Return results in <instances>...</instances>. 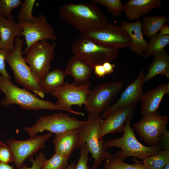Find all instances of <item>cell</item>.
<instances>
[{"label":"cell","instance_id":"1","mask_svg":"<svg viewBox=\"0 0 169 169\" xmlns=\"http://www.w3.org/2000/svg\"><path fill=\"white\" fill-rule=\"evenodd\" d=\"M60 17L81 34L95 31L109 21L101 10L95 4L67 3L59 9Z\"/></svg>","mask_w":169,"mask_h":169},{"label":"cell","instance_id":"2","mask_svg":"<svg viewBox=\"0 0 169 169\" xmlns=\"http://www.w3.org/2000/svg\"><path fill=\"white\" fill-rule=\"evenodd\" d=\"M0 91L5 95V98L2 100L0 103L5 107L16 104L26 110H47L65 111L63 108L52 101L39 99L36 95L32 94L25 88L18 87L11 80L1 75Z\"/></svg>","mask_w":169,"mask_h":169},{"label":"cell","instance_id":"3","mask_svg":"<svg viewBox=\"0 0 169 169\" xmlns=\"http://www.w3.org/2000/svg\"><path fill=\"white\" fill-rule=\"evenodd\" d=\"M133 117L127 120L123 136L117 138H112L103 142L104 148L116 147L121 150L114 156L125 161L127 158L132 156L144 160L147 157L155 155L162 150L159 144L153 146H146L141 144L136 139L134 130L131 127V121Z\"/></svg>","mask_w":169,"mask_h":169},{"label":"cell","instance_id":"4","mask_svg":"<svg viewBox=\"0 0 169 169\" xmlns=\"http://www.w3.org/2000/svg\"><path fill=\"white\" fill-rule=\"evenodd\" d=\"M103 120L102 116L88 114L86 124L78 130V149L84 143L87 146L91 157L94 159L91 169H97L103 161L114 156L104 148L103 138L100 140L98 138L99 127Z\"/></svg>","mask_w":169,"mask_h":169},{"label":"cell","instance_id":"5","mask_svg":"<svg viewBox=\"0 0 169 169\" xmlns=\"http://www.w3.org/2000/svg\"><path fill=\"white\" fill-rule=\"evenodd\" d=\"M24 41V39H21L20 37L15 38L14 47L11 52L8 53L6 60L12 69L17 82L43 98L45 95L41 90L39 82L23 56Z\"/></svg>","mask_w":169,"mask_h":169},{"label":"cell","instance_id":"6","mask_svg":"<svg viewBox=\"0 0 169 169\" xmlns=\"http://www.w3.org/2000/svg\"><path fill=\"white\" fill-rule=\"evenodd\" d=\"M74 55L93 68L96 65L111 62L118 57L119 49L99 45L82 35L72 45Z\"/></svg>","mask_w":169,"mask_h":169},{"label":"cell","instance_id":"7","mask_svg":"<svg viewBox=\"0 0 169 169\" xmlns=\"http://www.w3.org/2000/svg\"><path fill=\"white\" fill-rule=\"evenodd\" d=\"M86 123V120H82L60 112L41 116L33 125L24 127L23 129L32 138L45 131L57 134L70 130H78Z\"/></svg>","mask_w":169,"mask_h":169},{"label":"cell","instance_id":"8","mask_svg":"<svg viewBox=\"0 0 169 169\" xmlns=\"http://www.w3.org/2000/svg\"><path fill=\"white\" fill-rule=\"evenodd\" d=\"M56 45L55 42L40 41L32 44L26 51H23V54H26L23 57L24 61L29 65L39 82L50 71Z\"/></svg>","mask_w":169,"mask_h":169},{"label":"cell","instance_id":"9","mask_svg":"<svg viewBox=\"0 0 169 169\" xmlns=\"http://www.w3.org/2000/svg\"><path fill=\"white\" fill-rule=\"evenodd\" d=\"M90 82L80 86L65 82L52 94L57 99L55 104L63 108L65 111L84 116L83 112L73 110L72 106L77 105L81 108L83 105L86 104L87 95L90 92Z\"/></svg>","mask_w":169,"mask_h":169},{"label":"cell","instance_id":"10","mask_svg":"<svg viewBox=\"0 0 169 169\" xmlns=\"http://www.w3.org/2000/svg\"><path fill=\"white\" fill-rule=\"evenodd\" d=\"M123 84L121 81H112L94 86L87 97L84 105L86 112L99 116L123 88Z\"/></svg>","mask_w":169,"mask_h":169},{"label":"cell","instance_id":"11","mask_svg":"<svg viewBox=\"0 0 169 169\" xmlns=\"http://www.w3.org/2000/svg\"><path fill=\"white\" fill-rule=\"evenodd\" d=\"M81 35L99 45L119 49L130 47L131 44L129 37L121 27L109 22L95 31Z\"/></svg>","mask_w":169,"mask_h":169},{"label":"cell","instance_id":"12","mask_svg":"<svg viewBox=\"0 0 169 169\" xmlns=\"http://www.w3.org/2000/svg\"><path fill=\"white\" fill-rule=\"evenodd\" d=\"M169 117L157 114L143 116L133 125L134 131L149 146L159 144L165 130Z\"/></svg>","mask_w":169,"mask_h":169},{"label":"cell","instance_id":"13","mask_svg":"<svg viewBox=\"0 0 169 169\" xmlns=\"http://www.w3.org/2000/svg\"><path fill=\"white\" fill-rule=\"evenodd\" d=\"M52 135L49 132L24 140H8L7 144L11 151L13 162L17 168L20 169L27 158L44 148L46 142Z\"/></svg>","mask_w":169,"mask_h":169},{"label":"cell","instance_id":"14","mask_svg":"<svg viewBox=\"0 0 169 169\" xmlns=\"http://www.w3.org/2000/svg\"><path fill=\"white\" fill-rule=\"evenodd\" d=\"M18 23L23 28L22 36L24 37L26 45L23 51H26L31 45L38 41L57 40L54 29L43 14L34 16V20L32 22Z\"/></svg>","mask_w":169,"mask_h":169},{"label":"cell","instance_id":"15","mask_svg":"<svg viewBox=\"0 0 169 169\" xmlns=\"http://www.w3.org/2000/svg\"><path fill=\"white\" fill-rule=\"evenodd\" d=\"M145 75L144 70L141 69L136 78L127 87L117 101L104 109L102 117L105 118L116 110L140 101L144 93L143 86Z\"/></svg>","mask_w":169,"mask_h":169},{"label":"cell","instance_id":"16","mask_svg":"<svg viewBox=\"0 0 169 169\" xmlns=\"http://www.w3.org/2000/svg\"><path fill=\"white\" fill-rule=\"evenodd\" d=\"M138 102L114 111L104 118L100 125L98 138L100 140L109 134L123 131L128 119L133 115V112Z\"/></svg>","mask_w":169,"mask_h":169},{"label":"cell","instance_id":"17","mask_svg":"<svg viewBox=\"0 0 169 169\" xmlns=\"http://www.w3.org/2000/svg\"><path fill=\"white\" fill-rule=\"evenodd\" d=\"M169 93V84L165 83L160 84L156 88L143 93L140 100L143 116L159 113L161 101L164 95Z\"/></svg>","mask_w":169,"mask_h":169},{"label":"cell","instance_id":"18","mask_svg":"<svg viewBox=\"0 0 169 169\" xmlns=\"http://www.w3.org/2000/svg\"><path fill=\"white\" fill-rule=\"evenodd\" d=\"M23 29L13 19H7L0 14V48L4 49L8 53L13 50L15 40L22 36Z\"/></svg>","mask_w":169,"mask_h":169},{"label":"cell","instance_id":"19","mask_svg":"<svg viewBox=\"0 0 169 169\" xmlns=\"http://www.w3.org/2000/svg\"><path fill=\"white\" fill-rule=\"evenodd\" d=\"M161 0H129L124 4V12L130 20H137L152 10L160 8Z\"/></svg>","mask_w":169,"mask_h":169},{"label":"cell","instance_id":"20","mask_svg":"<svg viewBox=\"0 0 169 169\" xmlns=\"http://www.w3.org/2000/svg\"><path fill=\"white\" fill-rule=\"evenodd\" d=\"M78 130H70L55 134L52 142L55 152L69 158L73 151L78 148Z\"/></svg>","mask_w":169,"mask_h":169},{"label":"cell","instance_id":"21","mask_svg":"<svg viewBox=\"0 0 169 169\" xmlns=\"http://www.w3.org/2000/svg\"><path fill=\"white\" fill-rule=\"evenodd\" d=\"M120 26L130 38L131 44L129 48L131 50L138 55L143 57L147 43L143 36L141 21L137 20L132 23L122 21Z\"/></svg>","mask_w":169,"mask_h":169},{"label":"cell","instance_id":"22","mask_svg":"<svg viewBox=\"0 0 169 169\" xmlns=\"http://www.w3.org/2000/svg\"><path fill=\"white\" fill-rule=\"evenodd\" d=\"M94 68L74 55L69 60L65 70L73 78V83L80 86L90 82Z\"/></svg>","mask_w":169,"mask_h":169},{"label":"cell","instance_id":"23","mask_svg":"<svg viewBox=\"0 0 169 169\" xmlns=\"http://www.w3.org/2000/svg\"><path fill=\"white\" fill-rule=\"evenodd\" d=\"M154 56V59L145 74L144 83L158 75L169 77V55L166 50L164 49Z\"/></svg>","mask_w":169,"mask_h":169},{"label":"cell","instance_id":"24","mask_svg":"<svg viewBox=\"0 0 169 169\" xmlns=\"http://www.w3.org/2000/svg\"><path fill=\"white\" fill-rule=\"evenodd\" d=\"M68 75L65 70L59 68L49 71L39 81L43 93H52L64 84L65 79Z\"/></svg>","mask_w":169,"mask_h":169},{"label":"cell","instance_id":"25","mask_svg":"<svg viewBox=\"0 0 169 169\" xmlns=\"http://www.w3.org/2000/svg\"><path fill=\"white\" fill-rule=\"evenodd\" d=\"M168 20L167 17L164 15L145 16L141 21L143 34L150 38L155 36Z\"/></svg>","mask_w":169,"mask_h":169},{"label":"cell","instance_id":"26","mask_svg":"<svg viewBox=\"0 0 169 169\" xmlns=\"http://www.w3.org/2000/svg\"><path fill=\"white\" fill-rule=\"evenodd\" d=\"M169 43V34L163 35L160 33L150 38L144 53L145 59L154 56L161 51Z\"/></svg>","mask_w":169,"mask_h":169},{"label":"cell","instance_id":"27","mask_svg":"<svg viewBox=\"0 0 169 169\" xmlns=\"http://www.w3.org/2000/svg\"><path fill=\"white\" fill-rule=\"evenodd\" d=\"M141 161L148 169H163L169 163V149L161 150Z\"/></svg>","mask_w":169,"mask_h":169},{"label":"cell","instance_id":"28","mask_svg":"<svg viewBox=\"0 0 169 169\" xmlns=\"http://www.w3.org/2000/svg\"><path fill=\"white\" fill-rule=\"evenodd\" d=\"M135 163L129 164L117 157L113 156L106 160L103 167L104 169H148L141 162L135 158L133 159Z\"/></svg>","mask_w":169,"mask_h":169},{"label":"cell","instance_id":"29","mask_svg":"<svg viewBox=\"0 0 169 169\" xmlns=\"http://www.w3.org/2000/svg\"><path fill=\"white\" fill-rule=\"evenodd\" d=\"M91 1L93 3H97L103 6L114 17H120L124 12V4L120 0H92Z\"/></svg>","mask_w":169,"mask_h":169},{"label":"cell","instance_id":"30","mask_svg":"<svg viewBox=\"0 0 169 169\" xmlns=\"http://www.w3.org/2000/svg\"><path fill=\"white\" fill-rule=\"evenodd\" d=\"M69 158L55 152L52 156L44 161L41 169H65Z\"/></svg>","mask_w":169,"mask_h":169},{"label":"cell","instance_id":"31","mask_svg":"<svg viewBox=\"0 0 169 169\" xmlns=\"http://www.w3.org/2000/svg\"><path fill=\"white\" fill-rule=\"evenodd\" d=\"M35 0H25L21 5L20 11L17 16L18 23L32 22L34 20L32 10Z\"/></svg>","mask_w":169,"mask_h":169},{"label":"cell","instance_id":"32","mask_svg":"<svg viewBox=\"0 0 169 169\" xmlns=\"http://www.w3.org/2000/svg\"><path fill=\"white\" fill-rule=\"evenodd\" d=\"M20 0H0V14L7 19H13L12 11L22 5Z\"/></svg>","mask_w":169,"mask_h":169},{"label":"cell","instance_id":"33","mask_svg":"<svg viewBox=\"0 0 169 169\" xmlns=\"http://www.w3.org/2000/svg\"><path fill=\"white\" fill-rule=\"evenodd\" d=\"M79 156L78 161L76 165L75 169H91L88 166L90 153L86 145L84 143L80 148Z\"/></svg>","mask_w":169,"mask_h":169},{"label":"cell","instance_id":"34","mask_svg":"<svg viewBox=\"0 0 169 169\" xmlns=\"http://www.w3.org/2000/svg\"><path fill=\"white\" fill-rule=\"evenodd\" d=\"M46 159L45 154L43 151L39 152L34 159L30 158L29 161L32 163V166L28 167L26 164H23L20 169H41L43 164Z\"/></svg>","mask_w":169,"mask_h":169},{"label":"cell","instance_id":"35","mask_svg":"<svg viewBox=\"0 0 169 169\" xmlns=\"http://www.w3.org/2000/svg\"><path fill=\"white\" fill-rule=\"evenodd\" d=\"M13 161V155L10 148L7 144L0 141V162L8 164Z\"/></svg>","mask_w":169,"mask_h":169},{"label":"cell","instance_id":"36","mask_svg":"<svg viewBox=\"0 0 169 169\" xmlns=\"http://www.w3.org/2000/svg\"><path fill=\"white\" fill-rule=\"evenodd\" d=\"M8 53L4 49L0 48V73L1 75L11 80V77L6 69L5 64Z\"/></svg>","mask_w":169,"mask_h":169},{"label":"cell","instance_id":"37","mask_svg":"<svg viewBox=\"0 0 169 169\" xmlns=\"http://www.w3.org/2000/svg\"><path fill=\"white\" fill-rule=\"evenodd\" d=\"M169 132L167 129L162 134L159 142L162 150L169 149Z\"/></svg>","mask_w":169,"mask_h":169},{"label":"cell","instance_id":"38","mask_svg":"<svg viewBox=\"0 0 169 169\" xmlns=\"http://www.w3.org/2000/svg\"><path fill=\"white\" fill-rule=\"evenodd\" d=\"M93 70L95 74L99 78L104 77L107 74L102 64L96 65Z\"/></svg>","mask_w":169,"mask_h":169},{"label":"cell","instance_id":"39","mask_svg":"<svg viewBox=\"0 0 169 169\" xmlns=\"http://www.w3.org/2000/svg\"><path fill=\"white\" fill-rule=\"evenodd\" d=\"M102 64L107 74H110L113 72L114 68L115 67L114 64H111L110 62H105Z\"/></svg>","mask_w":169,"mask_h":169},{"label":"cell","instance_id":"40","mask_svg":"<svg viewBox=\"0 0 169 169\" xmlns=\"http://www.w3.org/2000/svg\"><path fill=\"white\" fill-rule=\"evenodd\" d=\"M159 33L163 35L169 34V25L167 23H165L161 28Z\"/></svg>","mask_w":169,"mask_h":169},{"label":"cell","instance_id":"41","mask_svg":"<svg viewBox=\"0 0 169 169\" xmlns=\"http://www.w3.org/2000/svg\"><path fill=\"white\" fill-rule=\"evenodd\" d=\"M0 169H14L13 166L8 164H5L0 162Z\"/></svg>","mask_w":169,"mask_h":169},{"label":"cell","instance_id":"42","mask_svg":"<svg viewBox=\"0 0 169 169\" xmlns=\"http://www.w3.org/2000/svg\"><path fill=\"white\" fill-rule=\"evenodd\" d=\"M76 164L74 163H72L68 165L65 169H75Z\"/></svg>","mask_w":169,"mask_h":169},{"label":"cell","instance_id":"43","mask_svg":"<svg viewBox=\"0 0 169 169\" xmlns=\"http://www.w3.org/2000/svg\"><path fill=\"white\" fill-rule=\"evenodd\" d=\"M163 169H169V163L166 165Z\"/></svg>","mask_w":169,"mask_h":169},{"label":"cell","instance_id":"44","mask_svg":"<svg viewBox=\"0 0 169 169\" xmlns=\"http://www.w3.org/2000/svg\"><path fill=\"white\" fill-rule=\"evenodd\" d=\"M0 39H1V37H0Z\"/></svg>","mask_w":169,"mask_h":169},{"label":"cell","instance_id":"45","mask_svg":"<svg viewBox=\"0 0 169 169\" xmlns=\"http://www.w3.org/2000/svg\"><path fill=\"white\" fill-rule=\"evenodd\" d=\"M102 169H104V168H103Z\"/></svg>","mask_w":169,"mask_h":169}]
</instances>
